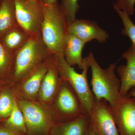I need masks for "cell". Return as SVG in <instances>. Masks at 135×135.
I'll list each match as a JSON object with an SVG mask.
<instances>
[{
  "instance_id": "cell-1",
  "label": "cell",
  "mask_w": 135,
  "mask_h": 135,
  "mask_svg": "<svg viewBox=\"0 0 135 135\" xmlns=\"http://www.w3.org/2000/svg\"><path fill=\"white\" fill-rule=\"evenodd\" d=\"M52 56L44 42L41 33L31 36L13 56L9 81L11 88L29 73Z\"/></svg>"
},
{
  "instance_id": "cell-2",
  "label": "cell",
  "mask_w": 135,
  "mask_h": 135,
  "mask_svg": "<svg viewBox=\"0 0 135 135\" xmlns=\"http://www.w3.org/2000/svg\"><path fill=\"white\" fill-rule=\"evenodd\" d=\"M41 4L43 20L41 33L44 42L52 55L64 56L68 25L60 5L57 2L51 5Z\"/></svg>"
},
{
  "instance_id": "cell-3",
  "label": "cell",
  "mask_w": 135,
  "mask_h": 135,
  "mask_svg": "<svg viewBox=\"0 0 135 135\" xmlns=\"http://www.w3.org/2000/svg\"><path fill=\"white\" fill-rule=\"evenodd\" d=\"M88 57L92 71V92L95 98L104 99L110 106H114L122 98L120 80L115 72L116 63H112L104 69L98 64L92 52L89 53Z\"/></svg>"
},
{
  "instance_id": "cell-4",
  "label": "cell",
  "mask_w": 135,
  "mask_h": 135,
  "mask_svg": "<svg viewBox=\"0 0 135 135\" xmlns=\"http://www.w3.org/2000/svg\"><path fill=\"white\" fill-rule=\"evenodd\" d=\"M16 99L24 117L27 135H49L56 123L50 107L37 100Z\"/></svg>"
},
{
  "instance_id": "cell-5",
  "label": "cell",
  "mask_w": 135,
  "mask_h": 135,
  "mask_svg": "<svg viewBox=\"0 0 135 135\" xmlns=\"http://www.w3.org/2000/svg\"><path fill=\"white\" fill-rule=\"evenodd\" d=\"M55 57L60 77L72 88L80 98L86 112L89 114L95 97L90 88L87 78L88 70L90 67L88 56L84 58L81 73L77 72L66 62L64 56L59 55Z\"/></svg>"
},
{
  "instance_id": "cell-6",
  "label": "cell",
  "mask_w": 135,
  "mask_h": 135,
  "mask_svg": "<svg viewBox=\"0 0 135 135\" xmlns=\"http://www.w3.org/2000/svg\"><path fill=\"white\" fill-rule=\"evenodd\" d=\"M50 107L56 123L70 121L87 114L77 94L63 79Z\"/></svg>"
},
{
  "instance_id": "cell-7",
  "label": "cell",
  "mask_w": 135,
  "mask_h": 135,
  "mask_svg": "<svg viewBox=\"0 0 135 135\" xmlns=\"http://www.w3.org/2000/svg\"><path fill=\"white\" fill-rule=\"evenodd\" d=\"M18 25L30 36L41 33L43 20L39 0H14Z\"/></svg>"
},
{
  "instance_id": "cell-8",
  "label": "cell",
  "mask_w": 135,
  "mask_h": 135,
  "mask_svg": "<svg viewBox=\"0 0 135 135\" xmlns=\"http://www.w3.org/2000/svg\"><path fill=\"white\" fill-rule=\"evenodd\" d=\"M90 126L96 135H119L112 111L104 99H95L89 114Z\"/></svg>"
},
{
  "instance_id": "cell-9",
  "label": "cell",
  "mask_w": 135,
  "mask_h": 135,
  "mask_svg": "<svg viewBox=\"0 0 135 135\" xmlns=\"http://www.w3.org/2000/svg\"><path fill=\"white\" fill-rule=\"evenodd\" d=\"M53 55L40 64L17 84L11 88L16 98L37 100L41 84Z\"/></svg>"
},
{
  "instance_id": "cell-10",
  "label": "cell",
  "mask_w": 135,
  "mask_h": 135,
  "mask_svg": "<svg viewBox=\"0 0 135 135\" xmlns=\"http://www.w3.org/2000/svg\"><path fill=\"white\" fill-rule=\"evenodd\" d=\"M119 135H135V98L122 97L110 106Z\"/></svg>"
},
{
  "instance_id": "cell-11",
  "label": "cell",
  "mask_w": 135,
  "mask_h": 135,
  "mask_svg": "<svg viewBox=\"0 0 135 135\" xmlns=\"http://www.w3.org/2000/svg\"><path fill=\"white\" fill-rule=\"evenodd\" d=\"M67 31L68 33L74 35L86 43L94 40L104 43L109 36L108 33L96 22L87 20L76 18L68 26Z\"/></svg>"
},
{
  "instance_id": "cell-12",
  "label": "cell",
  "mask_w": 135,
  "mask_h": 135,
  "mask_svg": "<svg viewBox=\"0 0 135 135\" xmlns=\"http://www.w3.org/2000/svg\"><path fill=\"white\" fill-rule=\"evenodd\" d=\"M62 80L55 56H53L42 81L37 100L50 106L58 92Z\"/></svg>"
},
{
  "instance_id": "cell-13",
  "label": "cell",
  "mask_w": 135,
  "mask_h": 135,
  "mask_svg": "<svg viewBox=\"0 0 135 135\" xmlns=\"http://www.w3.org/2000/svg\"><path fill=\"white\" fill-rule=\"evenodd\" d=\"M122 57L127 63L119 66L117 71L120 81V94L123 97L128 96L131 89L135 86V46L132 44L122 54Z\"/></svg>"
},
{
  "instance_id": "cell-14",
  "label": "cell",
  "mask_w": 135,
  "mask_h": 135,
  "mask_svg": "<svg viewBox=\"0 0 135 135\" xmlns=\"http://www.w3.org/2000/svg\"><path fill=\"white\" fill-rule=\"evenodd\" d=\"M89 127V114H85L70 121L56 122L49 135H86Z\"/></svg>"
},
{
  "instance_id": "cell-15",
  "label": "cell",
  "mask_w": 135,
  "mask_h": 135,
  "mask_svg": "<svg viewBox=\"0 0 135 135\" xmlns=\"http://www.w3.org/2000/svg\"><path fill=\"white\" fill-rule=\"evenodd\" d=\"M86 43L72 35L68 33L65 47V59L70 65H77L82 70L84 58L82 57L83 49Z\"/></svg>"
},
{
  "instance_id": "cell-16",
  "label": "cell",
  "mask_w": 135,
  "mask_h": 135,
  "mask_svg": "<svg viewBox=\"0 0 135 135\" xmlns=\"http://www.w3.org/2000/svg\"><path fill=\"white\" fill-rule=\"evenodd\" d=\"M31 36L18 25L0 38V41L11 55L21 49Z\"/></svg>"
},
{
  "instance_id": "cell-17",
  "label": "cell",
  "mask_w": 135,
  "mask_h": 135,
  "mask_svg": "<svg viewBox=\"0 0 135 135\" xmlns=\"http://www.w3.org/2000/svg\"><path fill=\"white\" fill-rule=\"evenodd\" d=\"M17 25L14 0H2L0 5V38Z\"/></svg>"
},
{
  "instance_id": "cell-18",
  "label": "cell",
  "mask_w": 135,
  "mask_h": 135,
  "mask_svg": "<svg viewBox=\"0 0 135 135\" xmlns=\"http://www.w3.org/2000/svg\"><path fill=\"white\" fill-rule=\"evenodd\" d=\"M3 126L10 130L27 135L24 117L17 103V99L10 115L4 121Z\"/></svg>"
},
{
  "instance_id": "cell-19",
  "label": "cell",
  "mask_w": 135,
  "mask_h": 135,
  "mask_svg": "<svg viewBox=\"0 0 135 135\" xmlns=\"http://www.w3.org/2000/svg\"><path fill=\"white\" fill-rule=\"evenodd\" d=\"M13 56L0 41V80L8 84Z\"/></svg>"
},
{
  "instance_id": "cell-20",
  "label": "cell",
  "mask_w": 135,
  "mask_h": 135,
  "mask_svg": "<svg viewBox=\"0 0 135 135\" xmlns=\"http://www.w3.org/2000/svg\"><path fill=\"white\" fill-rule=\"evenodd\" d=\"M16 97L12 88H4L0 92V119H7L12 112Z\"/></svg>"
},
{
  "instance_id": "cell-21",
  "label": "cell",
  "mask_w": 135,
  "mask_h": 135,
  "mask_svg": "<svg viewBox=\"0 0 135 135\" xmlns=\"http://www.w3.org/2000/svg\"><path fill=\"white\" fill-rule=\"evenodd\" d=\"M79 0H62L60 7L67 25L76 19V15L80 8Z\"/></svg>"
},
{
  "instance_id": "cell-22",
  "label": "cell",
  "mask_w": 135,
  "mask_h": 135,
  "mask_svg": "<svg viewBox=\"0 0 135 135\" xmlns=\"http://www.w3.org/2000/svg\"><path fill=\"white\" fill-rule=\"evenodd\" d=\"M122 20L123 26L121 33L130 39L132 44L135 46V25L131 19L130 16L126 12L114 8Z\"/></svg>"
},
{
  "instance_id": "cell-23",
  "label": "cell",
  "mask_w": 135,
  "mask_h": 135,
  "mask_svg": "<svg viewBox=\"0 0 135 135\" xmlns=\"http://www.w3.org/2000/svg\"><path fill=\"white\" fill-rule=\"evenodd\" d=\"M135 0H117L113 8L126 12L129 16L135 13Z\"/></svg>"
},
{
  "instance_id": "cell-24",
  "label": "cell",
  "mask_w": 135,
  "mask_h": 135,
  "mask_svg": "<svg viewBox=\"0 0 135 135\" xmlns=\"http://www.w3.org/2000/svg\"><path fill=\"white\" fill-rule=\"evenodd\" d=\"M0 135H26L23 133L10 130L4 126L0 127Z\"/></svg>"
},
{
  "instance_id": "cell-25",
  "label": "cell",
  "mask_w": 135,
  "mask_h": 135,
  "mask_svg": "<svg viewBox=\"0 0 135 135\" xmlns=\"http://www.w3.org/2000/svg\"><path fill=\"white\" fill-rule=\"evenodd\" d=\"M42 4L44 5H51L57 2V0H39Z\"/></svg>"
},
{
  "instance_id": "cell-26",
  "label": "cell",
  "mask_w": 135,
  "mask_h": 135,
  "mask_svg": "<svg viewBox=\"0 0 135 135\" xmlns=\"http://www.w3.org/2000/svg\"><path fill=\"white\" fill-rule=\"evenodd\" d=\"M128 96L135 98V86L131 89L129 92Z\"/></svg>"
},
{
  "instance_id": "cell-27",
  "label": "cell",
  "mask_w": 135,
  "mask_h": 135,
  "mask_svg": "<svg viewBox=\"0 0 135 135\" xmlns=\"http://www.w3.org/2000/svg\"><path fill=\"white\" fill-rule=\"evenodd\" d=\"M86 135H96L90 128V126L89 129Z\"/></svg>"
},
{
  "instance_id": "cell-28",
  "label": "cell",
  "mask_w": 135,
  "mask_h": 135,
  "mask_svg": "<svg viewBox=\"0 0 135 135\" xmlns=\"http://www.w3.org/2000/svg\"><path fill=\"white\" fill-rule=\"evenodd\" d=\"M7 84V83L0 80V87H3V86H5V85Z\"/></svg>"
},
{
  "instance_id": "cell-29",
  "label": "cell",
  "mask_w": 135,
  "mask_h": 135,
  "mask_svg": "<svg viewBox=\"0 0 135 135\" xmlns=\"http://www.w3.org/2000/svg\"><path fill=\"white\" fill-rule=\"evenodd\" d=\"M2 0H0V5H1V2Z\"/></svg>"
},
{
  "instance_id": "cell-30",
  "label": "cell",
  "mask_w": 135,
  "mask_h": 135,
  "mask_svg": "<svg viewBox=\"0 0 135 135\" xmlns=\"http://www.w3.org/2000/svg\"></svg>"
}]
</instances>
